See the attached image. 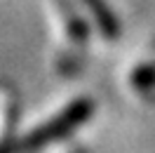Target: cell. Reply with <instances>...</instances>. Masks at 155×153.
<instances>
[{"mask_svg": "<svg viewBox=\"0 0 155 153\" xmlns=\"http://www.w3.org/2000/svg\"><path fill=\"white\" fill-rule=\"evenodd\" d=\"M87 115H89V106L87 104H75L66 115H61L59 120H54V123H49L47 127L38 130V132L26 141V148H38V146H45V144L54 141L59 137H64V134L71 132L78 123H82Z\"/></svg>", "mask_w": 155, "mask_h": 153, "instance_id": "cell-1", "label": "cell"}]
</instances>
